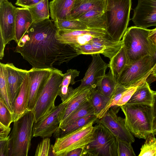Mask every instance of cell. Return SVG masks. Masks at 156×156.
I'll return each mask as SVG.
<instances>
[{
    "mask_svg": "<svg viewBox=\"0 0 156 156\" xmlns=\"http://www.w3.org/2000/svg\"><path fill=\"white\" fill-rule=\"evenodd\" d=\"M11 128L0 122V140L7 138L10 133Z\"/></svg>",
    "mask_w": 156,
    "mask_h": 156,
    "instance_id": "obj_43",
    "label": "cell"
},
{
    "mask_svg": "<svg viewBox=\"0 0 156 156\" xmlns=\"http://www.w3.org/2000/svg\"><path fill=\"white\" fill-rule=\"evenodd\" d=\"M107 0H74L71 12V19H78L93 9L105 12Z\"/></svg>",
    "mask_w": 156,
    "mask_h": 156,
    "instance_id": "obj_20",
    "label": "cell"
},
{
    "mask_svg": "<svg viewBox=\"0 0 156 156\" xmlns=\"http://www.w3.org/2000/svg\"><path fill=\"white\" fill-rule=\"evenodd\" d=\"M125 115L126 125L135 137L145 139L152 133V106L144 104L120 106Z\"/></svg>",
    "mask_w": 156,
    "mask_h": 156,
    "instance_id": "obj_4",
    "label": "cell"
},
{
    "mask_svg": "<svg viewBox=\"0 0 156 156\" xmlns=\"http://www.w3.org/2000/svg\"><path fill=\"white\" fill-rule=\"evenodd\" d=\"M28 9L31 15L33 23L49 18L48 0H43L34 6Z\"/></svg>",
    "mask_w": 156,
    "mask_h": 156,
    "instance_id": "obj_29",
    "label": "cell"
},
{
    "mask_svg": "<svg viewBox=\"0 0 156 156\" xmlns=\"http://www.w3.org/2000/svg\"><path fill=\"white\" fill-rule=\"evenodd\" d=\"M43 0H17L15 4L22 7L28 8L34 6Z\"/></svg>",
    "mask_w": 156,
    "mask_h": 156,
    "instance_id": "obj_42",
    "label": "cell"
},
{
    "mask_svg": "<svg viewBox=\"0 0 156 156\" xmlns=\"http://www.w3.org/2000/svg\"><path fill=\"white\" fill-rule=\"evenodd\" d=\"M120 108L117 105L112 107L97 122L108 129L116 138L132 144L135 141L133 135L126 126L125 119L117 115Z\"/></svg>",
    "mask_w": 156,
    "mask_h": 156,
    "instance_id": "obj_12",
    "label": "cell"
},
{
    "mask_svg": "<svg viewBox=\"0 0 156 156\" xmlns=\"http://www.w3.org/2000/svg\"><path fill=\"white\" fill-rule=\"evenodd\" d=\"M0 98L4 100L10 111L13 114V109L10 101L8 88L2 66L1 64H0Z\"/></svg>",
    "mask_w": 156,
    "mask_h": 156,
    "instance_id": "obj_35",
    "label": "cell"
},
{
    "mask_svg": "<svg viewBox=\"0 0 156 156\" xmlns=\"http://www.w3.org/2000/svg\"><path fill=\"white\" fill-rule=\"evenodd\" d=\"M91 55L92 58L91 62L81 80L79 86L80 87H98L106 74V69L109 67V64L103 60L100 54Z\"/></svg>",
    "mask_w": 156,
    "mask_h": 156,
    "instance_id": "obj_18",
    "label": "cell"
},
{
    "mask_svg": "<svg viewBox=\"0 0 156 156\" xmlns=\"http://www.w3.org/2000/svg\"><path fill=\"white\" fill-rule=\"evenodd\" d=\"M152 56L153 61V71L156 69V50L154 54Z\"/></svg>",
    "mask_w": 156,
    "mask_h": 156,
    "instance_id": "obj_48",
    "label": "cell"
},
{
    "mask_svg": "<svg viewBox=\"0 0 156 156\" xmlns=\"http://www.w3.org/2000/svg\"><path fill=\"white\" fill-rule=\"evenodd\" d=\"M152 133L156 135V116L153 117L152 126Z\"/></svg>",
    "mask_w": 156,
    "mask_h": 156,
    "instance_id": "obj_47",
    "label": "cell"
},
{
    "mask_svg": "<svg viewBox=\"0 0 156 156\" xmlns=\"http://www.w3.org/2000/svg\"><path fill=\"white\" fill-rule=\"evenodd\" d=\"M131 20L138 27L156 26V0H138Z\"/></svg>",
    "mask_w": 156,
    "mask_h": 156,
    "instance_id": "obj_16",
    "label": "cell"
},
{
    "mask_svg": "<svg viewBox=\"0 0 156 156\" xmlns=\"http://www.w3.org/2000/svg\"><path fill=\"white\" fill-rule=\"evenodd\" d=\"M132 0H107L104 14L105 30L114 41L121 40L130 20Z\"/></svg>",
    "mask_w": 156,
    "mask_h": 156,
    "instance_id": "obj_2",
    "label": "cell"
},
{
    "mask_svg": "<svg viewBox=\"0 0 156 156\" xmlns=\"http://www.w3.org/2000/svg\"><path fill=\"white\" fill-rule=\"evenodd\" d=\"M92 114H95L94 110L89 101L76 110L60 124L58 129L62 128L80 118Z\"/></svg>",
    "mask_w": 156,
    "mask_h": 156,
    "instance_id": "obj_28",
    "label": "cell"
},
{
    "mask_svg": "<svg viewBox=\"0 0 156 156\" xmlns=\"http://www.w3.org/2000/svg\"><path fill=\"white\" fill-rule=\"evenodd\" d=\"M128 88L123 86H117L114 93L105 107L97 115L98 119L101 118L104 116L111 107L117 105V103L122 94Z\"/></svg>",
    "mask_w": 156,
    "mask_h": 156,
    "instance_id": "obj_33",
    "label": "cell"
},
{
    "mask_svg": "<svg viewBox=\"0 0 156 156\" xmlns=\"http://www.w3.org/2000/svg\"><path fill=\"white\" fill-rule=\"evenodd\" d=\"M92 122L79 129L56 138L52 145L54 156H65L71 150L84 148L94 139L96 126Z\"/></svg>",
    "mask_w": 156,
    "mask_h": 156,
    "instance_id": "obj_7",
    "label": "cell"
},
{
    "mask_svg": "<svg viewBox=\"0 0 156 156\" xmlns=\"http://www.w3.org/2000/svg\"><path fill=\"white\" fill-rule=\"evenodd\" d=\"M155 156H156V155H155Z\"/></svg>",
    "mask_w": 156,
    "mask_h": 156,
    "instance_id": "obj_51",
    "label": "cell"
},
{
    "mask_svg": "<svg viewBox=\"0 0 156 156\" xmlns=\"http://www.w3.org/2000/svg\"><path fill=\"white\" fill-rule=\"evenodd\" d=\"M30 88V80L28 73L21 85L13 107L14 121L28 111ZM13 121V122H14Z\"/></svg>",
    "mask_w": 156,
    "mask_h": 156,
    "instance_id": "obj_21",
    "label": "cell"
},
{
    "mask_svg": "<svg viewBox=\"0 0 156 156\" xmlns=\"http://www.w3.org/2000/svg\"><path fill=\"white\" fill-rule=\"evenodd\" d=\"M98 119L96 115L90 114L80 118L64 127L58 129L53 134L54 136L56 138L79 129L92 122H96Z\"/></svg>",
    "mask_w": 156,
    "mask_h": 156,
    "instance_id": "obj_27",
    "label": "cell"
},
{
    "mask_svg": "<svg viewBox=\"0 0 156 156\" xmlns=\"http://www.w3.org/2000/svg\"><path fill=\"white\" fill-rule=\"evenodd\" d=\"M52 69L32 68L28 70L30 80L28 110H32L35 107L38 97L51 75Z\"/></svg>",
    "mask_w": 156,
    "mask_h": 156,
    "instance_id": "obj_17",
    "label": "cell"
},
{
    "mask_svg": "<svg viewBox=\"0 0 156 156\" xmlns=\"http://www.w3.org/2000/svg\"><path fill=\"white\" fill-rule=\"evenodd\" d=\"M10 137L0 140V156H9Z\"/></svg>",
    "mask_w": 156,
    "mask_h": 156,
    "instance_id": "obj_41",
    "label": "cell"
},
{
    "mask_svg": "<svg viewBox=\"0 0 156 156\" xmlns=\"http://www.w3.org/2000/svg\"><path fill=\"white\" fill-rule=\"evenodd\" d=\"M148 38L152 43L156 46V28L150 30Z\"/></svg>",
    "mask_w": 156,
    "mask_h": 156,
    "instance_id": "obj_45",
    "label": "cell"
},
{
    "mask_svg": "<svg viewBox=\"0 0 156 156\" xmlns=\"http://www.w3.org/2000/svg\"><path fill=\"white\" fill-rule=\"evenodd\" d=\"M150 30L136 26L127 29L122 40L127 65L147 55L152 56L155 52L156 46L148 38Z\"/></svg>",
    "mask_w": 156,
    "mask_h": 156,
    "instance_id": "obj_3",
    "label": "cell"
},
{
    "mask_svg": "<svg viewBox=\"0 0 156 156\" xmlns=\"http://www.w3.org/2000/svg\"><path fill=\"white\" fill-rule=\"evenodd\" d=\"M153 92L146 80L138 85L136 90L126 104H144L152 105Z\"/></svg>",
    "mask_w": 156,
    "mask_h": 156,
    "instance_id": "obj_24",
    "label": "cell"
},
{
    "mask_svg": "<svg viewBox=\"0 0 156 156\" xmlns=\"http://www.w3.org/2000/svg\"><path fill=\"white\" fill-rule=\"evenodd\" d=\"M54 23L58 30H85L88 28L78 19H58Z\"/></svg>",
    "mask_w": 156,
    "mask_h": 156,
    "instance_id": "obj_32",
    "label": "cell"
},
{
    "mask_svg": "<svg viewBox=\"0 0 156 156\" xmlns=\"http://www.w3.org/2000/svg\"><path fill=\"white\" fill-rule=\"evenodd\" d=\"M106 33L105 30L99 29L88 28L85 30H75L58 29L56 38L60 43L68 44L75 48Z\"/></svg>",
    "mask_w": 156,
    "mask_h": 156,
    "instance_id": "obj_14",
    "label": "cell"
},
{
    "mask_svg": "<svg viewBox=\"0 0 156 156\" xmlns=\"http://www.w3.org/2000/svg\"><path fill=\"white\" fill-rule=\"evenodd\" d=\"M95 126L94 140L84 148L83 156H118L116 138L102 125Z\"/></svg>",
    "mask_w": 156,
    "mask_h": 156,
    "instance_id": "obj_9",
    "label": "cell"
},
{
    "mask_svg": "<svg viewBox=\"0 0 156 156\" xmlns=\"http://www.w3.org/2000/svg\"><path fill=\"white\" fill-rule=\"evenodd\" d=\"M153 68L152 56L150 55L127 65L120 74L117 86L128 88L138 85L151 74Z\"/></svg>",
    "mask_w": 156,
    "mask_h": 156,
    "instance_id": "obj_8",
    "label": "cell"
},
{
    "mask_svg": "<svg viewBox=\"0 0 156 156\" xmlns=\"http://www.w3.org/2000/svg\"><path fill=\"white\" fill-rule=\"evenodd\" d=\"M74 89L72 87L67 98L43 119L34 123L33 136L41 138L50 137L56 131L59 125V117L72 97Z\"/></svg>",
    "mask_w": 156,
    "mask_h": 156,
    "instance_id": "obj_13",
    "label": "cell"
},
{
    "mask_svg": "<svg viewBox=\"0 0 156 156\" xmlns=\"http://www.w3.org/2000/svg\"><path fill=\"white\" fill-rule=\"evenodd\" d=\"M153 92V103L152 105L154 117L156 116V91Z\"/></svg>",
    "mask_w": 156,
    "mask_h": 156,
    "instance_id": "obj_46",
    "label": "cell"
},
{
    "mask_svg": "<svg viewBox=\"0 0 156 156\" xmlns=\"http://www.w3.org/2000/svg\"><path fill=\"white\" fill-rule=\"evenodd\" d=\"M152 133L146 138L144 144L140 149L138 156H155L156 154V137Z\"/></svg>",
    "mask_w": 156,
    "mask_h": 156,
    "instance_id": "obj_34",
    "label": "cell"
},
{
    "mask_svg": "<svg viewBox=\"0 0 156 156\" xmlns=\"http://www.w3.org/2000/svg\"><path fill=\"white\" fill-rule=\"evenodd\" d=\"M0 64L2 66L10 101L13 110L15 100L28 70L18 68L12 63L0 62Z\"/></svg>",
    "mask_w": 156,
    "mask_h": 156,
    "instance_id": "obj_15",
    "label": "cell"
},
{
    "mask_svg": "<svg viewBox=\"0 0 156 156\" xmlns=\"http://www.w3.org/2000/svg\"><path fill=\"white\" fill-rule=\"evenodd\" d=\"M14 120L13 113L10 111L4 100L0 98V122L9 127Z\"/></svg>",
    "mask_w": 156,
    "mask_h": 156,
    "instance_id": "obj_36",
    "label": "cell"
},
{
    "mask_svg": "<svg viewBox=\"0 0 156 156\" xmlns=\"http://www.w3.org/2000/svg\"><path fill=\"white\" fill-rule=\"evenodd\" d=\"M151 74H152L154 76L156 77V69L153 71Z\"/></svg>",
    "mask_w": 156,
    "mask_h": 156,
    "instance_id": "obj_49",
    "label": "cell"
},
{
    "mask_svg": "<svg viewBox=\"0 0 156 156\" xmlns=\"http://www.w3.org/2000/svg\"><path fill=\"white\" fill-rule=\"evenodd\" d=\"M118 156H135L131 143L116 138Z\"/></svg>",
    "mask_w": 156,
    "mask_h": 156,
    "instance_id": "obj_37",
    "label": "cell"
},
{
    "mask_svg": "<svg viewBox=\"0 0 156 156\" xmlns=\"http://www.w3.org/2000/svg\"><path fill=\"white\" fill-rule=\"evenodd\" d=\"M127 64L126 54L123 45L120 51L110 60L109 63L110 70L117 83L120 74Z\"/></svg>",
    "mask_w": 156,
    "mask_h": 156,
    "instance_id": "obj_26",
    "label": "cell"
},
{
    "mask_svg": "<svg viewBox=\"0 0 156 156\" xmlns=\"http://www.w3.org/2000/svg\"><path fill=\"white\" fill-rule=\"evenodd\" d=\"M105 12L93 9L81 16L78 19L88 28L106 29Z\"/></svg>",
    "mask_w": 156,
    "mask_h": 156,
    "instance_id": "obj_25",
    "label": "cell"
},
{
    "mask_svg": "<svg viewBox=\"0 0 156 156\" xmlns=\"http://www.w3.org/2000/svg\"><path fill=\"white\" fill-rule=\"evenodd\" d=\"M80 71L76 69H69L66 73L63 74V77L60 87L66 89H68L70 84L73 85L76 82L75 79L79 75Z\"/></svg>",
    "mask_w": 156,
    "mask_h": 156,
    "instance_id": "obj_38",
    "label": "cell"
},
{
    "mask_svg": "<svg viewBox=\"0 0 156 156\" xmlns=\"http://www.w3.org/2000/svg\"><path fill=\"white\" fill-rule=\"evenodd\" d=\"M50 144V139L49 137L43 138L37 146L35 156H48L51 147Z\"/></svg>",
    "mask_w": 156,
    "mask_h": 156,
    "instance_id": "obj_39",
    "label": "cell"
},
{
    "mask_svg": "<svg viewBox=\"0 0 156 156\" xmlns=\"http://www.w3.org/2000/svg\"><path fill=\"white\" fill-rule=\"evenodd\" d=\"M52 21L33 23L15 49L32 68L53 69L80 55L74 48L56 39L58 30Z\"/></svg>",
    "mask_w": 156,
    "mask_h": 156,
    "instance_id": "obj_1",
    "label": "cell"
},
{
    "mask_svg": "<svg viewBox=\"0 0 156 156\" xmlns=\"http://www.w3.org/2000/svg\"><path fill=\"white\" fill-rule=\"evenodd\" d=\"M123 46L122 40H113L106 33L96 37L88 43L75 48L80 55L101 54L110 60Z\"/></svg>",
    "mask_w": 156,
    "mask_h": 156,
    "instance_id": "obj_11",
    "label": "cell"
},
{
    "mask_svg": "<svg viewBox=\"0 0 156 156\" xmlns=\"http://www.w3.org/2000/svg\"><path fill=\"white\" fill-rule=\"evenodd\" d=\"M117 86L110 70L102 80L97 88L105 96L110 98L114 93Z\"/></svg>",
    "mask_w": 156,
    "mask_h": 156,
    "instance_id": "obj_31",
    "label": "cell"
},
{
    "mask_svg": "<svg viewBox=\"0 0 156 156\" xmlns=\"http://www.w3.org/2000/svg\"><path fill=\"white\" fill-rule=\"evenodd\" d=\"M74 0H52L49 4L50 16L54 22L58 19H71V12Z\"/></svg>",
    "mask_w": 156,
    "mask_h": 156,
    "instance_id": "obj_23",
    "label": "cell"
},
{
    "mask_svg": "<svg viewBox=\"0 0 156 156\" xmlns=\"http://www.w3.org/2000/svg\"><path fill=\"white\" fill-rule=\"evenodd\" d=\"M16 7L8 0L0 2V59L4 55L5 46L12 40L16 41Z\"/></svg>",
    "mask_w": 156,
    "mask_h": 156,
    "instance_id": "obj_10",
    "label": "cell"
},
{
    "mask_svg": "<svg viewBox=\"0 0 156 156\" xmlns=\"http://www.w3.org/2000/svg\"><path fill=\"white\" fill-rule=\"evenodd\" d=\"M2 0H0V2H1V1H2Z\"/></svg>",
    "mask_w": 156,
    "mask_h": 156,
    "instance_id": "obj_50",
    "label": "cell"
},
{
    "mask_svg": "<svg viewBox=\"0 0 156 156\" xmlns=\"http://www.w3.org/2000/svg\"><path fill=\"white\" fill-rule=\"evenodd\" d=\"M91 87H80L73 89L72 97L59 117V124L80 106L88 101L92 89Z\"/></svg>",
    "mask_w": 156,
    "mask_h": 156,
    "instance_id": "obj_19",
    "label": "cell"
},
{
    "mask_svg": "<svg viewBox=\"0 0 156 156\" xmlns=\"http://www.w3.org/2000/svg\"><path fill=\"white\" fill-rule=\"evenodd\" d=\"M15 13L16 42L17 44L33 23V21L28 8L16 7Z\"/></svg>",
    "mask_w": 156,
    "mask_h": 156,
    "instance_id": "obj_22",
    "label": "cell"
},
{
    "mask_svg": "<svg viewBox=\"0 0 156 156\" xmlns=\"http://www.w3.org/2000/svg\"><path fill=\"white\" fill-rule=\"evenodd\" d=\"M138 85L128 88L122 94L117 105L120 106L126 104L130 99Z\"/></svg>",
    "mask_w": 156,
    "mask_h": 156,
    "instance_id": "obj_40",
    "label": "cell"
},
{
    "mask_svg": "<svg viewBox=\"0 0 156 156\" xmlns=\"http://www.w3.org/2000/svg\"><path fill=\"white\" fill-rule=\"evenodd\" d=\"M110 99L103 95L96 88L92 89L89 101L97 116L105 107Z\"/></svg>",
    "mask_w": 156,
    "mask_h": 156,
    "instance_id": "obj_30",
    "label": "cell"
},
{
    "mask_svg": "<svg viewBox=\"0 0 156 156\" xmlns=\"http://www.w3.org/2000/svg\"><path fill=\"white\" fill-rule=\"evenodd\" d=\"M9 135V156H27L33 136L34 118L32 110H28L13 122Z\"/></svg>",
    "mask_w": 156,
    "mask_h": 156,
    "instance_id": "obj_5",
    "label": "cell"
},
{
    "mask_svg": "<svg viewBox=\"0 0 156 156\" xmlns=\"http://www.w3.org/2000/svg\"><path fill=\"white\" fill-rule=\"evenodd\" d=\"M84 149L77 148L68 152L65 156H83Z\"/></svg>",
    "mask_w": 156,
    "mask_h": 156,
    "instance_id": "obj_44",
    "label": "cell"
},
{
    "mask_svg": "<svg viewBox=\"0 0 156 156\" xmlns=\"http://www.w3.org/2000/svg\"><path fill=\"white\" fill-rule=\"evenodd\" d=\"M63 77L62 71L55 68L52 69L32 110L34 122L43 119L55 108V101L58 95Z\"/></svg>",
    "mask_w": 156,
    "mask_h": 156,
    "instance_id": "obj_6",
    "label": "cell"
}]
</instances>
